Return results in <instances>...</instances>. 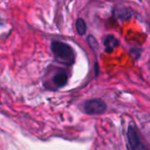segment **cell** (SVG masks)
<instances>
[{"mask_svg": "<svg viewBox=\"0 0 150 150\" xmlns=\"http://www.w3.org/2000/svg\"><path fill=\"white\" fill-rule=\"evenodd\" d=\"M51 51L55 61L61 64L69 67L76 62V52L67 43L54 40L51 43Z\"/></svg>", "mask_w": 150, "mask_h": 150, "instance_id": "obj_1", "label": "cell"}, {"mask_svg": "<svg viewBox=\"0 0 150 150\" xmlns=\"http://www.w3.org/2000/svg\"><path fill=\"white\" fill-rule=\"evenodd\" d=\"M83 110L88 115H99L107 110V105L101 98H92L83 103Z\"/></svg>", "mask_w": 150, "mask_h": 150, "instance_id": "obj_2", "label": "cell"}, {"mask_svg": "<svg viewBox=\"0 0 150 150\" xmlns=\"http://www.w3.org/2000/svg\"><path fill=\"white\" fill-rule=\"evenodd\" d=\"M128 150H142V144L135 127L130 125L127 132Z\"/></svg>", "mask_w": 150, "mask_h": 150, "instance_id": "obj_3", "label": "cell"}, {"mask_svg": "<svg viewBox=\"0 0 150 150\" xmlns=\"http://www.w3.org/2000/svg\"><path fill=\"white\" fill-rule=\"evenodd\" d=\"M69 81V74L64 69H58L51 77V82L53 83V89H61L63 88Z\"/></svg>", "mask_w": 150, "mask_h": 150, "instance_id": "obj_4", "label": "cell"}, {"mask_svg": "<svg viewBox=\"0 0 150 150\" xmlns=\"http://www.w3.org/2000/svg\"><path fill=\"white\" fill-rule=\"evenodd\" d=\"M114 16L121 21L130 20L134 16V11L127 6H116L114 8Z\"/></svg>", "mask_w": 150, "mask_h": 150, "instance_id": "obj_5", "label": "cell"}, {"mask_svg": "<svg viewBox=\"0 0 150 150\" xmlns=\"http://www.w3.org/2000/svg\"><path fill=\"white\" fill-rule=\"evenodd\" d=\"M104 46L106 53H112L113 50L120 46V40L114 35L109 34L104 40Z\"/></svg>", "mask_w": 150, "mask_h": 150, "instance_id": "obj_6", "label": "cell"}, {"mask_svg": "<svg viewBox=\"0 0 150 150\" xmlns=\"http://www.w3.org/2000/svg\"><path fill=\"white\" fill-rule=\"evenodd\" d=\"M76 32L79 35H84L87 32V25L85 21L83 18H77L76 22Z\"/></svg>", "mask_w": 150, "mask_h": 150, "instance_id": "obj_7", "label": "cell"}, {"mask_svg": "<svg viewBox=\"0 0 150 150\" xmlns=\"http://www.w3.org/2000/svg\"><path fill=\"white\" fill-rule=\"evenodd\" d=\"M87 41H88L90 47H91L93 50H96V49L98 48V41H97V40H96L91 34H90V35L87 37Z\"/></svg>", "mask_w": 150, "mask_h": 150, "instance_id": "obj_8", "label": "cell"}]
</instances>
